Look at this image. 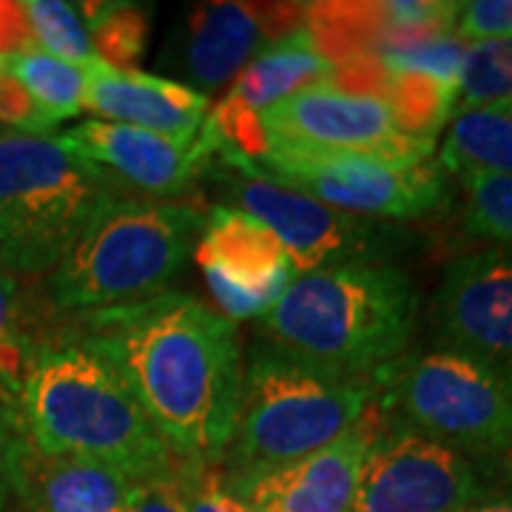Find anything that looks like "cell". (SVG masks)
Masks as SVG:
<instances>
[{"label":"cell","mask_w":512,"mask_h":512,"mask_svg":"<svg viewBox=\"0 0 512 512\" xmlns=\"http://www.w3.org/2000/svg\"><path fill=\"white\" fill-rule=\"evenodd\" d=\"M131 387L177 461L222 464L242 387L237 328L180 291L86 313L80 336Z\"/></svg>","instance_id":"6da1fadb"},{"label":"cell","mask_w":512,"mask_h":512,"mask_svg":"<svg viewBox=\"0 0 512 512\" xmlns=\"http://www.w3.org/2000/svg\"><path fill=\"white\" fill-rule=\"evenodd\" d=\"M18 402L23 430L43 453L89 458L134 484L177 467L131 387L83 339L40 345Z\"/></svg>","instance_id":"7a4b0ae2"},{"label":"cell","mask_w":512,"mask_h":512,"mask_svg":"<svg viewBox=\"0 0 512 512\" xmlns=\"http://www.w3.org/2000/svg\"><path fill=\"white\" fill-rule=\"evenodd\" d=\"M419 293L393 262H345L299 274L262 316L265 339L350 376H373L404 356Z\"/></svg>","instance_id":"3957f363"},{"label":"cell","mask_w":512,"mask_h":512,"mask_svg":"<svg viewBox=\"0 0 512 512\" xmlns=\"http://www.w3.org/2000/svg\"><path fill=\"white\" fill-rule=\"evenodd\" d=\"M376 407L373 376H350L259 342L242 362L225 476L282 467L330 447Z\"/></svg>","instance_id":"277c9868"},{"label":"cell","mask_w":512,"mask_h":512,"mask_svg":"<svg viewBox=\"0 0 512 512\" xmlns=\"http://www.w3.org/2000/svg\"><path fill=\"white\" fill-rule=\"evenodd\" d=\"M205 214L188 202H106L52 271L60 311L97 313L168 291L200 239Z\"/></svg>","instance_id":"5b68a950"},{"label":"cell","mask_w":512,"mask_h":512,"mask_svg":"<svg viewBox=\"0 0 512 512\" xmlns=\"http://www.w3.org/2000/svg\"><path fill=\"white\" fill-rule=\"evenodd\" d=\"M117 183L57 134L0 131V265L52 274L94 214L123 197Z\"/></svg>","instance_id":"8992f818"},{"label":"cell","mask_w":512,"mask_h":512,"mask_svg":"<svg viewBox=\"0 0 512 512\" xmlns=\"http://www.w3.org/2000/svg\"><path fill=\"white\" fill-rule=\"evenodd\" d=\"M387 421L467 456L512 453V384L504 370L456 350L399 356L373 373Z\"/></svg>","instance_id":"52a82bcc"},{"label":"cell","mask_w":512,"mask_h":512,"mask_svg":"<svg viewBox=\"0 0 512 512\" xmlns=\"http://www.w3.org/2000/svg\"><path fill=\"white\" fill-rule=\"evenodd\" d=\"M205 137L211 140L208 131ZM211 154H220V165H208L205 171H214L222 197L231 200V208L251 214L274 231L285 254L291 256L296 274L345 262H376L402 239V234L387 222L336 211L302 191L256 174L251 160L234 148L211 140Z\"/></svg>","instance_id":"ba28073f"},{"label":"cell","mask_w":512,"mask_h":512,"mask_svg":"<svg viewBox=\"0 0 512 512\" xmlns=\"http://www.w3.org/2000/svg\"><path fill=\"white\" fill-rule=\"evenodd\" d=\"M251 165L274 183L365 220H421L450 202L447 174L439 163L404 165L362 154L268 148Z\"/></svg>","instance_id":"9c48e42d"},{"label":"cell","mask_w":512,"mask_h":512,"mask_svg":"<svg viewBox=\"0 0 512 512\" xmlns=\"http://www.w3.org/2000/svg\"><path fill=\"white\" fill-rule=\"evenodd\" d=\"M256 137L259 154L268 148H296L419 165L430 163L436 151V140L404 131L384 97L336 83L302 89L262 111L256 117Z\"/></svg>","instance_id":"30bf717a"},{"label":"cell","mask_w":512,"mask_h":512,"mask_svg":"<svg viewBox=\"0 0 512 512\" xmlns=\"http://www.w3.org/2000/svg\"><path fill=\"white\" fill-rule=\"evenodd\" d=\"M484 498L473 456L384 419L362 464L353 512H464Z\"/></svg>","instance_id":"8fae6325"},{"label":"cell","mask_w":512,"mask_h":512,"mask_svg":"<svg viewBox=\"0 0 512 512\" xmlns=\"http://www.w3.org/2000/svg\"><path fill=\"white\" fill-rule=\"evenodd\" d=\"M467 43L453 35L390 43L336 66V86L373 92L390 103L407 134L436 140L456 114Z\"/></svg>","instance_id":"7c38bea8"},{"label":"cell","mask_w":512,"mask_h":512,"mask_svg":"<svg viewBox=\"0 0 512 512\" xmlns=\"http://www.w3.org/2000/svg\"><path fill=\"white\" fill-rule=\"evenodd\" d=\"M302 18L305 6L299 3H197L185 9L180 23L171 29L160 63L205 92H220L245 72L262 49L299 26Z\"/></svg>","instance_id":"4fadbf2b"},{"label":"cell","mask_w":512,"mask_h":512,"mask_svg":"<svg viewBox=\"0 0 512 512\" xmlns=\"http://www.w3.org/2000/svg\"><path fill=\"white\" fill-rule=\"evenodd\" d=\"M194 259L231 322L262 319L299 276L274 231L231 205L205 214Z\"/></svg>","instance_id":"5bb4252c"},{"label":"cell","mask_w":512,"mask_h":512,"mask_svg":"<svg viewBox=\"0 0 512 512\" xmlns=\"http://www.w3.org/2000/svg\"><path fill=\"white\" fill-rule=\"evenodd\" d=\"M433 325L447 350L512 365V248L487 245L450 259L433 296Z\"/></svg>","instance_id":"9a60e30c"},{"label":"cell","mask_w":512,"mask_h":512,"mask_svg":"<svg viewBox=\"0 0 512 512\" xmlns=\"http://www.w3.org/2000/svg\"><path fill=\"white\" fill-rule=\"evenodd\" d=\"M333 80L336 63L322 52V46L302 20L245 66L231 92L217 103V109H211V117L202 123V128L211 134L214 143L234 148L237 154L254 160L259 154L256 117L288 100L291 94Z\"/></svg>","instance_id":"2e32d148"},{"label":"cell","mask_w":512,"mask_h":512,"mask_svg":"<svg viewBox=\"0 0 512 512\" xmlns=\"http://www.w3.org/2000/svg\"><path fill=\"white\" fill-rule=\"evenodd\" d=\"M382 421L376 404L348 436L325 450L248 476H225L228 490L248 512H353L362 464Z\"/></svg>","instance_id":"e0dca14e"},{"label":"cell","mask_w":512,"mask_h":512,"mask_svg":"<svg viewBox=\"0 0 512 512\" xmlns=\"http://www.w3.org/2000/svg\"><path fill=\"white\" fill-rule=\"evenodd\" d=\"M57 137L77 157L100 165L114 180L134 185L157 200L183 197L197 174L208 168L211 157V143L202 128L194 143H183L143 128L86 120Z\"/></svg>","instance_id":"ac0fdd59"},{"label":"cell","mask_w":512,"mask_h":512,"mask_svg":"<svg viewBox=\"0 0 512 512\" xmlns=\"http://www.w3.org/2000/svg\"><path fill=\"white\" fill-rule=\"evenodd\" d=\"M86 111L103 123L143 128L171 140L194 143L208 114V94L140 69H114L103 60L83 66Z\"/></svg>","instance_id":"d6986e66"},{"label":"cell","mask_w":512,"mask_h":512,"mask_svg":"<svg viewBox=\"0 0 512 512\" xmlns=\"http://www.w3.org/2000/svg\"><path fill=\"white\" fill-rule=\"evenodd\" d=\"M137 484L89 458L43 453L20 433L12 453V495L26 512H128Z\"/></svg>","instance_id":"ffe728a7"},{"label":"cell","mask_w":512,"mask_h":512,"mask_svg":"<svg viewBox=\"0 0 512 512\" xmlns=\"http://www.w3.org/2000/svg\"><path fill=\"white\" fill-rule=\"evenodd\" d=\"M444 174L512 177V100L458 111L439 146Z\"/></svg>","instance_id":"44dd1931"},{"label":"cell","mask_w":512,"mask_h":512,"mask_svg":"<svg viewBox=\"0 0 512 512\" xmlns=\"http://www.w3.org/2000/svg\"><path fill=\"white\" fill-rule=\"evenodd\" d=\"M0 69L18 80L52 126H60L63 120H72L80 111H86L83 66H74L29 46L15 55L3 57Z\"/></svg>","instance_id":"7402d4cb"},{"label":"cell","mask_w":512,"mask_h":512,"mask_svg":"<svg viewBox=\"0 0 512 512\" xmlns=\"http://www.w3.org/2000/svg\"><path fill=\"white\" fill-rule=\"evenodd\" d=\"M77 12L86 23L92 46L103 63L114 69H131L146 52L151 29V6L140 3H77Z\"/></svg>","instance_id":"603a6c76"},{"label":"cell","mask_w":512,"mask_h":512,"mask_svg":"<svg viewBox=\"0 0 512 512\" xmlns=\"http://www.w3.org/2000/svg\"><path fill=\"white\" fill-rule=\"evenodd\" d=\"M20 12L35 49L74 66H92L94 60H100L94 52L92 37L86 32V23L77 12V3L26 0L20 3Z\"/></svg>","instance_id":"cb8c5ba5"},{"label":"cell","mask_w":512,"mask_h":512,"mask_svg":"<svg viewBox=\"0 0 512 512\" xmlns=\"http://www.w3.org/2000/svg\"><path fill=\"white\" fill-rule=\"evenodd\" d=\"M40 345L29 330L18 276L0 265V384L18 399Z\"/></svg>","instance_id":"d4e9b609"},{"label":"cell","mask_w":512,"mask_h":512,"mask_svg":"<svg viewBox=\"0 0 512 512\" xmlns=\"http://www.w3.org/2000/svg\"><path fill=\"white\" fill-rule=\"evenodd\" d=\"M464 191V231L512 248V177L458 174Z\"/></svg>","instance_id":"484cf974"},{"label":"cell","mask_w":512,"mask_h":512,"mask_svg":"<svg viewBox=\"0 0 512 512\" xmlns=\"http://www.w3.org/2000/svg\"><path fill=\"white\" fill-rule=\"evenodd\" d=\"M501 100H512V37L467 46L456 114Z\"/></svg>","instance_id":"4316f807"},{"label":"cell","mask_w":512,"mask_h":512,"mask_svg":"<svg viewBox=\"0 0 512 512\" xmlns=\"http://www.w3.org/2000/svg\"><path fill=\"white\" fill-rule=\"evenodd\" d=\"M185 512H248L228 490L220 464H177Z\"/></svg>","instance_id":"83f0119b"},{"label":"cell","mask_w":512,"mask_h":512,"mask_svg":"<svg viewBox=\"0 0 512 512\" xmlns=\"http://www.w3.org/2000/svg\"><path fill=\"white\" fill-rule=\"evenodd\" d=\"M453 37L467 46L510 40L512 37V0H470L458 3L453 20Z\"/></svg>","instance_id":"f1b7e54d"},{"label":"cell","mask_w":512,"mask_h":512,"mask_svg":"<svg viewBox=\"0 0 512 512\" xmlns=\"http://www.w3.org/2000/svg\"><path fill=\"white\" fill-rule=\"evenodd\" d=\"M0 123L18 134H55V128L15 77L0 69Z\"/></svg>","instance_id":"f546056e"},{"label":"cell","mask_w":512,"mask_h":512,"mask_svg":"<svg viewBox=\"0 0 512 512\" xmlns=\"http://www.w3.org/2000/svg\"><path fill=\"white\" fill-rule=\"evenodd\" d=\"M23 433L18 396L0 384V512H6L12 498V453Z\"/></svg>","instance_id":"4dcf8cb0"},{"label":"cell","mask_w":512,"mask_h":512,"mask_svg":"<svg viewBox=\"0 0 512 512\" xmlns=\"http://www.w3.org/2000/svg\"><path fill=\"white\" fill-rule=\"evenodd\" d=\"M177 464H180V461H177ZM128 512H185L177 467H174L168 476L151 478V481L137 484Z\"/></svg>","instance_id":"1f68e13d"},{"label":"cell","mask_w":512,"mask_h":512,"mask_svg":"<svg viewBox=\"0 0 512 512\" xmlns=\"http://www.w3.org/2000/svg\"><path fill=\"white\" fill-rule=\"evenodd\" d=\"M29 46H32V37L26 29L20 3H0V60Z\"/></svg>","instance_id":"d6a6232c"},{"label":"cell","mask_w":512,"mask_h":512,"mask_svg":"<svg viewBox=\"0 0 512 512\" xmlns=\"http://www.w3.org/2000/svg\"><path fill=\"white\" fill-rule=\"evenodd\" d=\"M464 512H512V490L498 495H487L484 501L473 504L470 510Z\"/></svg>","instance_id":"836d02e7"},{"label":"cell","mask_w":512,"mask_h":512,"mask_svg":"<svg viewBox=\"0 0 512 512\" xmlns=\"http://www.w3.org/2000/svg\"><path fill=\"white\" fill-rule=\"evenodd\" d=\"M504 373H507V379H510V384H512V365L507 367V370H504Z\"/></svg>","instance_id":"e575fe53"}]
</instances>
